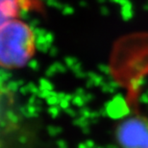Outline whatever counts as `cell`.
<instances>
[{"mask_svg":"<svg viewBox=\"0 0 148 148\" xmlns=\"http://www.w3.org/2000/svg\"><path fill=\"white\" fill-rule=\"evenodd\" d=\"M18 10V0H0V27L14 19Z\"/></svg>","mask_w":148,"mask_h":148,"instance_id":"cell-3","label":"cell"},{"mask_svg":"<svg viewBox=\"0 0 148 148\" xmlns=\"http://www.w3.org/2000/svg\"><path fill=\"white\" fill-rule=\"evenodd\" d=\"M34 51V33L26 23L13 19L0 27V66L21 67L28 63Z\"/></svg>","mask_w":148,"mask_h":148,"instance_id":"cell-1","label":"cell"},{"mask_svg":"<svg viewBox=\"0 0 148 148\" xmlns=\"http://www.w3.org/2000/svg\"><path fill=\"white\" fill-rule=\"evenodd\" d=\"M118 148H148V114H132L120 120L114 132Z\"/></svg>","mask_w":148,"mask_h":148,"instance_id":"cell-2","label":"cell"}]
</instances>
